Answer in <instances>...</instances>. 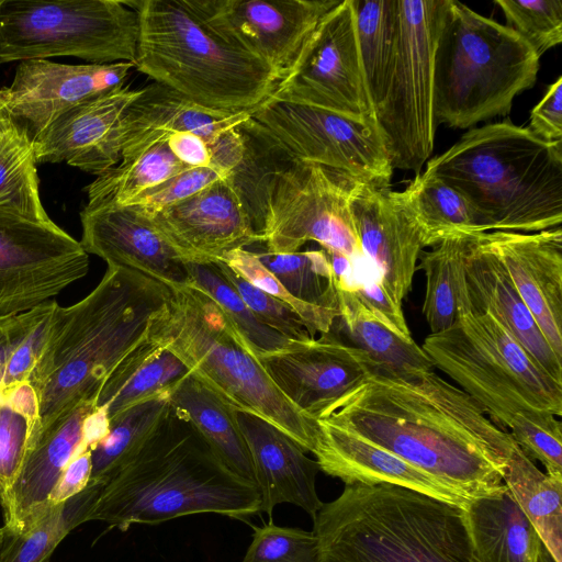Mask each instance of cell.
I'll return each mask as SVG.
<instances>
[{
  "mask_svg": "<svg viewBox=\"0 0 562 562\" xmlns=\"http://www.w3.org/2000/svg\"><path fill=\"white\" fill-rule=\"evenodd\" d=\"M424 172L465 199L482 233L561 225L562 142L540 140L508 120L470 130Z\"/></svg>",
  "mask_w": 562,
  "mask_h": 562,
  "instance_id": "5",
  "label": "cell"
},
{
  "mask_svg": "<svg viewBox=\"0 0 562 562\" xmlns=\"http://www.w3.org/2000/svg\"><path fill=\"white\" fill-rule=\"evenodd\" d=\"M133 63L67 65L48 59L21 61L12 83L0 89V111L31 138L71 108L121 89Z\"/></svg>",
  "mask_w": 562,
  "mask_h": 562,
  "instance_id": "18",
  "label": "cell"
},
{
  "mask_svg": "<svg viewBox=\"0 0 562 562\" xmlns=\"http://www.w3.org/2000/svg\"><path fill=\"white\" fill-rule=\"evenodd\" d=\"M530 134L547 143L562 142V77L549 86L541 101L532 109Z\"/></svg>",
  "mask_w": 562,
  "mask_h": 562,
  "instance_id": "51",
  "label": "cell"
},
{
  "mask_svg": "<svg viewBox=\"0 0 562 562\" xmlns=\"http://www.w3.org/2000/svg\"><path fill=\"white\" fill-rule=\"evenodd\" d=\"M190 373L171 351L148 338L114 369L97 397L111 420L125 409L170 392Z\"/></svg>",
  "mask_w": 562,
  "mask_h": 562,
  "instance_id": "31",
  "label": "cell"
},
{
  "mask_svg": "<svg viewBox=\"0 0 562 562\" xmlns=\"http://www.w3.org/2000/svg\"><path fill=\"white\" fill-rule=\"evenodd\" d=\"M250 114L213 111L153 82L140 89L123 114L120 124L121 161L145 153L173 132H191L209 142L238 126Z\"/></svg>",
  "mask_w": 562,
  "mask_h": 562,
  "instance_id": "28",
  "label": "cell"
},
{
  "mask_svg": "<svg viewBox=\"0 0 562 562\" xmlns=\"http://www.w3.org/2000/svg\"><path fill=\"white\" fill-rule=\"evenodd\" d=\"M420 347L497 427H508L524 411L562 415V383L488 313L463 312L449 328L429 334Z\"/></svg>",
  "mask_w": 562,
  "mask_h": 562,
  "instance_id": "10",
  "label": "cell"
},
{
  "mask_svg": "<svg viewBox=\"0 0 562 562\" xmlns=\"http://www.w3.org/2000/svg\"><path fill=\"white\" fill-rule=\"evenodd\" d=\"M168 288L169 297L151 319L149 338L235 411L266 419L313 453L317 420L281 393L217 302L191 284Z\"/></svg>",
  "mask_w": 562,
  "mask_h": 562,
  "instance_id": "7",
  "label": "cell"
},
{
  "mask_svg": "<svg viewBox=\"0 0 562 562\" xmlns=\"http://www.w3.org/2000/svg\"><path fill=\"white\" fill-rule=\"evenodd\" d=\"M486 247L515 289L558 358L562 359V229L482 233Z\"/></svg>",
  "mask_w": 562,
  "mask_h": 562,
  "instance_id": "23",
  "label": "cell"
},
{
  "mask_svg": "<svg viewBox=\"0 0 562 562\" xmlns=\"http://www.w3.org/2000/svg\"><path fill=\"white\" fill-rule=\"evenodd\" d=\"M313 454L321 471L345 485L382 484L408 488L461 507L469 499L389 450L340 426L318 419Z\"/></svg>",
  "mask_w": 562,
  "mask_h": 562,
  "instance_id": "25",
  "label": "cell"
},
{
  "mask_svg": "<svg viewBox=\"0 0 562 562\" xmlns=\"http://www.w3.org/2000/svg\"><path fill=\"white\" fill-rule=\"evenodd\" d=\"M55 300L26 312L0 316V393L29 381L30 374L46 341Z\"/></svg>",
  "mask_w": 562,
  "mask_h": 562,
  "instance_id": "41",
  "label": "cell"
},
{
  "mask_svg": "<svg viewBox=\"0 0 562 562\" xmlns=\"http://www.w3.org/2000/svg\"><path fill=\"white\" fill-rule=\"evenodd\" d=\"M187 267L188 284L201 289L217 302L257 357L291 350L305 342L289 339L261 323L223 277L216 262H187Z\"/></svg>",
  "mask_w": 562,
  "mask_h": 562,
  "instance_id": "43",
  "label": "cell"
},
{
  "mask_svg": "<svg viewBox=\"0 0 562 562\" xmlns=\"http://www.w3.org/2000/svg\"><path fill=\"white\" fill-rule=\"evenodd\" d=\"M3 540H4V530H3V527H0V549L2 547Z\"/></svg>",
  "mask_w": 562,
  "mask_h": 562,
  "instance_id": "56",
  "label": "cell"
},
{
  "mask_svg": "<svg viewBox=\"0 0 562 562\" xmlns=\"http://www.w3.org/2000/svg\"><path fill=\"white\" fill-rule=\"evenodd\" d=\"M461 509L481 562H540L544 544L505 484L469 499Z\"/></svg>",
  "mask_w": 562,
  "mask_h": 562,
  "instance_id": "29",
  "label": "cell"
},
{
  "mask_svg": "<svg viewBox=\"0 0 562 562\" xmlns=\"http://www.w3.org/2000/svg\"><path fill=\"white\" fill-rule=\"evenodd\" d=\"M509 29L520 35L541 57L562 42L561 0H495Z\"/></svg>",
  "mask_w": 562,
  "mask_h": 562,
  "instance_id": "45",
  "label": "cell"
},
{
  "mask_svg": "<svg viewBox=\"0 0 562 562\" xmlns=\"http://www.w3.org/2000/svg\"><path fill=\"white\" fill-rule=\"evenodd\" d=\"M339 319L352 341L374 362L380 373L413 379L434 371L423 348L382 323L352 292L336 289Z\"/></svg>",
  "mask_w": 562,
  "mask_h": 562,
  "instance_id": "32",
  "label": "cell"
},
{
  "mask_svg": "<svg viewBox=\"0 0 562 562\" xmlns=\"http://www.w3.org/2000/svg\"><path fill=\"white\" fill-rule=\"evenodd\" d=\"M150 218L187 262H220L231 251L261 243L228 177Z\"/></svg>",
  "mask_w": 562,
  "mask_h": 562,
  "instance_id": "20",
  "label": "cell"
},
{
  "mask_svg": "<svg viewBox=\"0 0 562 562\" xmlns=\"http://www.w3.org/2000/svg\"><path fill=\"white\" fill-rule=\"evenodd\" d=\"M351 1L366 83L375 115L385 95L396 50L397 0Z\"/></svg>",
  "mask_w": 562,
  "mask_h": 562,
  "instance_id": "36",
  "label": "cell"
},
{
  "mask_svg": "<svg viewBox=\"0 0 562 562\" xmlns=\"http://www.w3.org/2000/svg\"><path fill=\"white\" fill-rule=\"evenodd\" d=\"M393 195L418 228L425 247H434L453 235L482 233L465 199L434 176L418 173L403 191H393Z\"/></svg>",
  "mask_w": 562,
  "mask_h": 562,
  "instance_id": "33",
  "label": "cell"
},
{
  "mask_svg": "<svg viewBox=\"0 0 562 562\" xmlns=\"http://www.w3.org/2000/svg\"><path fill=\"white\" fill-rule=\"evenodd\" d=\"M321 419L389 450L467 499L504 485L515 442L435 371L413 379L375 372Z\"/></svg>",
  "mask_w": 562,
  "mask_h": 562,
  "instance_id": "1",
  "label": "cell"
},
{
  "mask_svg": "<svg viewBox=\"0 0 562 562\" xmlns=\"http://www.w3.org/2000/svg\"><path fill=\"white\" fill-rule=\"evenodd\" d=\"M237 127L244 156L228 179L265 249L294 252L316 241L326 252L361 258L349 205L359 183L296 159L251 115Z\"/></svg>",
  "mask_w": 562,
  "mask_h": 562,
  "instance_id": "4",
  "label": "cell"
},
{
  "mask_svg": "<svg viewBox=\"0 0 562 562\" xmlns=\"http://www.w3.org/2000/svg\"><path fill=\"white\" fill-rule=\"evenodd\" d=\"M340 0H183L232 46L284 78L325 14Z\"/></svg>",
  "mask_w": 562,
  "mask_h": 562,
  "instance_id": "16",
  "label": "cell"
},
{
  "mask_svg": "<svg viewBox=\"0 0 562 562\" xmlns=\"http://www.w3.org/2000/svg\"><path fill=\"white\" fill-rule=\"evenodd\" d=\"M4 403L3 395L0 393V404Z\"/></svg>",
  "mask_w": 562,
  "mask_h": 562,
  "instance_id": "58",
  "label": "cell"
},
{
  "mask_svg": "<svg viewBox=\"0 0 562 562\" xmlns=\"http://www.w3.org/2000/svg\"><path fill=\"white\" fill-rule=\"evenodd\" d=\"M223 178L227 177L212 167L190 168L143 192L128 205H133L150 216Z\"/></svg>",
  "mask_w": 562,
  "mask_h": 562,
  "instance_id": "50",
  "label": "cell"
},
{
  "mask_svg": "<svg viewBox=\"0 0 562 562\" xmlns=\"http://www.w3.org/2000/svg\"><path fill=\"white\" fill-rule=\"evenodd\" d=\"M350 213L361 255L390 299L398 306L411 291L423 237L390 188L357 184Z\"/></svg>",
  "mask_w": 562,
  "mask_h": 562,
  "instance_id": "21",
  "label": "cell"
},
{
  "mask_svg": "<svg viewBox=\"0 0 562 562\" xmlns=\"http://www.w3.org/2000/svg\"><path fill=\"white\" fill-rule=\"evenodd\" d=\"M140 89H121L82 102L32 138L36 164L67 162L97 177L121 161L120 124Z\"/></svg>",
  "mask_w": 562,
  "mask_h": 562,
  "instance_id": "24",
  "label": "cell"
},
{
  "mask_svg": "<svg viewBox=\"0 0 562 562\" xmlns=\"http://www.w3.org/2000/svg\"><path fill=\"white\" fill-rule=\"evenodd\" d=\"M216 263L223 277L261 323L292 340L314 339L307 331L304 321L290 306L246 281L226 263Z\"/></svg>",
  "mask_w": 562,
  "mask_h": 562,
  "instance_id": "48",
  "label": "cell"
},
{
  "mask_svg": "<svg viewBox=\"0 0 562 562\" xmlns=\"http://www.w3.org/2000/svg\"><path fill=\"white\" fill-rule=\"evenodd\" d=\"M271 97L375 122L351 0L325 14Z\"/></svg>",
  "mask_w": 562,
  "mask_h": 562,
  "instance_id": "14",
  "label": "cell"
},
{
  "mask_svg": "<svg viewBox=\"0 0 562 562\" xmlns=\"http://www.w3.org/2000/svg\"><path fill=\"white\" fill-rule=\"evenodd\" d=\"M214 513L245 519L261 513L258 487L232 473L171 403L138 452L101 487L87 521L126 531L178 517Z\"/></svg>",
  "mask_w": 562,
  "mask_h": 562,
  "instance_id": "3",
  "label": "cell"
},
{
  "mask_svg": "<svg viewBox=\"0 0 562 562\" xmlns=\"http://www.w3.org/2000/svg\"><path fill=\"white\" fill-rule=\"evenodd\" d=\"M80 244L108 266L136 270L167 286L188 284L187 261L170 245L150 216L133 205L88 206L80 213Z\"/></svg>",
  "mask_w": 562,
  "mask_h": 562,
  "instance_id": "22",
  "label": "cell"
},
{
  "mask_svg": "<svg viewBox=\"0 0 562 562\" xmlns=\"http://www.w3.org/2000/svg\"><path fill=\"white\" fill-rule=\"evenodd\" d=\"M173 156L190 168L210 167L211 154L206 140L191 132H173L167 136Z\"/></svg>",
  "mask_w": 562,
  "mask_h": 562,
  "instance_id": "54",
  "label": "cell"
},
{
  "mask_svg": "<svg viewBox=\"0 0 562 562\" xmlns=\"http://www.w3.org/2000/svg\"><path fill=\"white\" fill-rule=\"evenodd\" d=\"M558 416L539 411H524L514 416L510 436L530 459L540 461L547 474L562 477V425Z\"/></svg>",
  "mask_w": 562,
  "mask_h": 562,
  "instance_id": "46",
  "label": "cell"
},
{
  "mask_svg": "<svg viewBox=\"0 0 562 562\" xmlns=\"http://www.w3.org/2000/svg\"><path fill=\"white\" fill-rule=\"evenodd\" d=\"M89 271V255L58 225L0 209V316L49 301Z\"/></svg>",
  "mask_w": 562,
  "mask_h": 562,
  "instance_id": "15",
  "label": "cell"
},
{
  "mask_svg": "<svg viewBox=\"0 0 562 562\" xmlns=\"http://www.w3.org/2000/svg\"><path fill=\"white\" fill-rule=\"evenodd\" d=\"M463 271L470 311L492 315L549 375L562 383V359L550 347L501 261L484 244L482 233L468 235Z\"/></svg>",
  "mask_w": 562,
  "mask_h": 562,
  "instance_id": "26",
  "label": "cell"
},
{
  "mask_svg": "<svg viewBox=\"0 0 562 562\" xmlns=\"http://www.w3.org/2000/svg\"><path fill=\"white\" fill-rule=\"evenodd\" d=\"M190 169L168 147L167 138L145 153L121 161L87 188L88 206H125L143 192Z\"/></svg>",
  "mask_w": 562,
  "mask_h": 562,
  "instance_id": "39",
  "label": "cell"
},
{
  "mask_svg": "<svg viewBox=\"0 0 562 562\" xmlns=\"http://www.w3.org/2000/svg\"><path fill=\"white\" fill-rule=\"evenodd\" d=\"M468 235L447 237L435 245L432 250L423 251L419 256V268L426 277L422 311L430 334L449 328L461 313L470 311L463 271Z\"/></svg>",
  "mask_w": 562,
  "mask_h": 562,
  "instance_id": "35",
  "label": "cell"
},
{
  "mask_svg": "<svg viewBox=\"0 0 562 562\" xmlns=\"http://www.w3.org/2000/svg\"><path fill=\"white\" fill-rule=\"evenodd\" d=\"M235 416L250 450L261 512L271 514L278 504L290 503L314 517L323 505L315 486L317 461L266 419L244 411Z\"/></svg>",
  "mask_w": 562,
  "mask_h": 562,
  "instance_id": "27",
  "label": "cell"
},
{
  "mask_svg": "<svg viewBox=\"0 0 562 562\" xmlns=\"http://www.w3.org/2000/svg\"><path fill=\"white\" fill-rule=\"evenodd\" d=\"M101 487L88 483L85 490L68 501L49 505L20 533L4 535L0 562H48L59 542L87 521Z\"/></svg>",
  "mask_w": 562,
  "mask_h": 562,
  "instance_id": "38",
  "label": "cell"
},
{
  "mask_svg": "<svg viewBox=\"0 0 562 562\" xmlns=\"http://www.w3.org/2000/svg\"><path fill=\"white\" fill-rule=\"evenodd\" d=\"M3 398L4 403L23 414L40 429L37 396L33 386L29 382H24L9 390L3 394Z\"/></svg>",
  "mask_w": 562,
  "mask_h": 562,
  "instance_id": "55",
  "label": "cell"
},
{
  "mask_svg": "<svg viewBox=\"0 0 562 562\" xmlns=\"http://www.w3.org/2000/svg\"><path fill=\"white\" fill-rule=\"evenodd\" d=\"M91 476V449L77 454L65 468L47 498V505L68 501L85 490Z\"/></svg>",
  "mask_w": 562,
  "mask_h": 562,
  "instance_id": "52",
  "label": "cell"
},
{
  "mask_svg": "<svg viewBox=\"0 0 562 562\" xmlns=\"http://www.w3.org/2000/svg\"><path fill=\"white\" fill-rule=\"evenodd\" d=\"M449 0H397V43L375 122L392 168L420 173L434 149V61Z\"/></svg>",
  "mask_w": 562,
  "mask_h": 562,
  "instance_id": "12",
  "label": "cell"
},
{
  "mask_svg": "<svg viewBox=\"0 0 562 562\" xmlns=\"http://www.w3.org/2000/svg\"><path fill=\"white\" fill-rule=\"evenodd\" d=\"M252 252L293 297L339 312L333 271L324 249L280 254L260 246Z\"/></svg>",
  "mask_w": 562,
  "mask_h": 562,
  "instance_id": "42",
  "label": "cell"
},
{
  "mask_svg": "<svg viewBox=\"0 0 562 562\" xmlns=\"http://www.w3.org/2000/svg\"><path fill=\"white\" fill-rule=\"evenodd\" d=\"M171 391L138 403L109 420L106 435L91 450L89 483L103 485L138 452L166 416Z\"/></svg>",
  "mask_w": 562,
  "mask_h": 562,
  "instance_id": "37",
  "label": "cell"
},
{
  "mask_svg": "<svg viewBox=\"0 0 562 562\" xmlns=\"http://www.w3.org/2000/svg\"><path fill=\"white\" fill-rule=\"evenodd\" d=\"M503 481L555 562H562V477L541 472L514 442Z\"/></svg>",
  "mask_w": 562,
  "mask_h": 562,
  "instance_id": "34",
  "label": "cell"
},
{
  "mask_svg": "<svg viewBox=\"0 0 562 562\" xmlns=\"http://www.w3.org/2000/svg\"><path fill=\"white\" fill-rule=\"evenodd\" d=\"M540 57L515 31L449 0L434 61L437 125L468 128L510 112L530 89Z\"/></svg>",
  "mask_w": 562,
  "mask_h": 562,
  "instance_id": "9",
  "label": "cell"
},
{
  "mask_svg": "<svg viewBox=\"0 0 562 562\" xmlns=\"http://www.w3.org/2000/svg\"><path fill=\"white\" fill-rule=\"evenodd\" d=\"M0 209L40 222L53 221L40 198L32 138L11 119L0 125Z\"/></svg>",
  "mask_w": 562,
  "mask_h": 562,
  "instance_id": "40",
  "label": "cell"
},
{
  "mask_svg": "<svg viewBox=\"0 0 562 562\" xmlns=\"http://www.w3.org/2000/svg\"><path fill=\"white\" fill-rule=\"evenodd\" d=\"M241 278L295 311L304 321L307 331L315 338L331 330L339 312L303 303L293 297L279 280L248 249L228 252L222 260Z\"/></svg>",
  "mask_w": 562,
  "mask_h": 562,
  "instance_id": "44",
  "label": "cell"
},
{
  "mask_svg": "<svg viewBox=\"0 0 562 562\" xmlns=\"http://www.w3.org/2000/svg\"><path fill=\"white\" fill-rule=\"evenodd\" d=\"M313 521L319 562H481L461 507L395 485H346Z\"/></svg>",
  "mask_w": 562,
  "mask_h": 562,
  "instance_id": "6",
  "label": "cell"
},
{
  "mask_svg": "<svg viewBox=\"0 0 562 562\" xmlns=\"http://www.w3.org/2000/svg\"><path fill=\"white\" fill-rule=\"evenodd\" d=\"M241 562H319L318 540L313 531L270 522L256 529Z\"/></svg>",
  "mask_w": 562,
  "mask_h": 562,
  "instance_id": "47",
  "label": "cell"
},
{
  "mask_svg": "<svg viewBox=\"0 0 562 562\" xmlns=\"http://www.w3.org/2000/svg\"><path fill=\"white\" fill-rule=\"evenodd\" d=\"M258 359L281 393L315 420L366 378L379 372L364 351L331 331Z\"/></svg>",
  "mask_w": 562,
  "mask_h": 562,
  "instance_id": "19",
  "label": "cell"
},
{
  "mask_svg": "<svg viewBox=\"0 0 562 562\" xmlns=\"http://www.w3.org/2000/svg\"><path fill=\"white\" fill-rule=\"evenodd\" d=\"M9 117L0 111V125L3 124Z\"/></svg>",
  "mask_w": 562,
  "mask_h": 562,
  "instance_id": "57",
  "label": "cell"
},
{
  "mask_svg": "<svg viewBox=\"0 0 562 562\" xmlns=\"http://www.w3.org/2000/svg\"><path fill=\"white\" fill-rule=\"evenodd\" d=\"M170 403L193 425L226 469L257 486L250 450L233 407L191 372L172 389Z\"/></svg>",
  "mask_w": 562,
  "mask_h": 562,
  "instance_id": "30",
  "label": "cell"
},
{
  "mask_svg": "<svg viewBox=\"0 0 562 562\" xmlns=\"http://www.w3.org/2000/svg\"><path fill=\"white\" fill-rule=\"evenodd\" d=\"M38 428L9 404H0V497L13 484Z\"/></svg>",
  "mask_w": 562,
  "mask_h": 562,
  "instance_id": "49",
  "label": "cell"
},
{
  "mask_svg": "<svg viewBox=\"0 0 562 562\" xmlns=\"http://www.w3.org/2000/svg\"><path fill=\"white\" fill-rule=\"evenodd\" d=\"M251 117L296 159L357 183L390 188L393 168L376 122L272 97Z\"/></svg>",
  "mask_w": 562,
  "mask_h": 562,
  "instance_id": "13",
  "label": "cell"
},
{
  "mask_svg": "<svg viewBox=\"0 0 562 562\" xmlns=\"http://www.w3.org/2000/svg\"><path fill=\"white\" fill-rule=\"evenodd\" d=\"M108 430L105 413L90 401L64 412L32 439L13 484L0 497L4 535L20 533L49 506L47 498L68 463L92 450Z\"/></svg>",
  "mask_w": 562,
  "mask_h": 562,
  "instance_id": "17",
  "label": "cell"
},
{
  "mask_svg": "<svg viewBox=\"0 0 562 562\" xmlns=\"http://www.w3.org/2000/svg\"><path fill=\"white\" fill-rule=\"evenodd\" d=\"M169 294L150 277L108 266L87 296L57 306L27 381L37 396L38 432L77 404L97 402L114 369L148 338L151 319Z\"/></svg>",
  "mask_w": 562,
  "mask_h": 562,
  "instance_id": "2",
  "label": "cell"
},
{
  "mask_svg": "<svg viewBox=\"0 0 562 562\" xmlns=\"http://www.w3.org/2000/svg\"><path fill=\"white\" fill-rule=\"evenodd\" d=\"M139 18L135 69L194 103L223 113L254 112L280 77L223 41L183 0H133Z\"/></svg>",
  "mask_w": 562,
  "mask_h": 562,
  "instance_id": "8",
  "label": "cell"
},
{
  "mask_svg": "<svg viewBox=\"0 0 562 562\" xmlns=\"http://www.w3.org/2000/svg\"><path fill=\"white\" fill-rule=\"evenodd\" d=\"M211 154V166L228 177L244 156V140L238 127L223 132L206 142Z\"/></svg>",
  "mask_w": 562,
  "mask_h": 562,
  "instance_id": "53",
  "label": "cell"
},
{
  "mask_svg": "<svg viewBox=\"0 0 562 562\" xmlns=\"http://www.w3.org/2000/svg\"><path fill=\"white\" fill-rule=\"evenodd\" d=\"M139 18L121 0H0V65L72 56L135 63Z\"/></svg>",
  "mask_w": 562,
  "mask_h": 562,
  "instance_id": "11",
  "label": "cell"
}]
</instances>
